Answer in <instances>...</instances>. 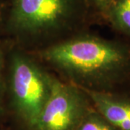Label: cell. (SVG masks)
Listing matches in <instances>:
<instances>
[{
  "mask_svg": "<svg viewBox=\"0 0 130 130\" xmlns=\"http://www.w3.org/2000/svg\"><path fill=\"white\" fill-rule=\"evenodd\" d=\"M30 52L80 88L112 92L130 86L128 41L107 39L84 30Z\"/></svg>",
  "mask_w": 130,
  "mask_h": 130,
  "instance_id": "1",
  "label": "cell"
},
{
  "mask_svg": "<svg viewBox=\"0 0 130 130\" xmlns=\"http://www.w3.org/2000/svg\"><path fill=\"white\" fill-rule=\"evenodd\" d=\"M97 23L87 0H7L4 38L32 51Z\"/></svg>",
  "mask_w": 130,
  "mask_h": 130,
  "instance_id": "2",
  "label": "cell"
},
{
  "mask_svg": "<svg viewBox=\"0 0 130 130\" xmlns=\"http://www.w3.org/2000/svg\"><path fill=\"white\" fill-rule=\"evenodd\" d=\"M9 43L5 67L6 115L9 113L32 130L50 96L54 74L32 53Z\"/></svg>",
  "mask_w": 130,
  "mask_h": 130,
  "instance_id": "3",
  "label": "cell"
},
{
  "mask_svg": "<svg viewBox=\"0 0 130 130\" xmlns=\"http://www.w3.org/2000/svg\"><path fill=\"white\" fill-rule=\"evenodd\" d=\"M93 108L83 90L54 75L50 96L32 130H77Z\"/></svg>",
  "mask_w": 130,
  "mask_h": 130,
  "instance_id": "4",
  "label": "cell"
},
{
  "mask_svg": "<svg viewBox=\"0 0 130 130\" xmlns=\"http://www.w3.org/2000/svg\"><path fill=\"white\" fill-rule=\"evenodd\" d=\"M94 108L119 130H130V86L112 92L83 89Z\"/></svg>",
  "mask_w": 130,
  "mask_h": 130,
  "instance_id": "5",
  "label": "cell"
},
{
  "mask_svg": "<svg viewBox=\"0 0 130 130\" xmlns=\"http://www.w3.org/2000/svg\"><path fill=\"white\" fill-rule=\"evenodd\" d=\"M106 24L130 42V0H111Z\"/></svg>",
  "mask_w": 130,
  "mask_h": 130,
  "instance_id": "6",
  "label": "cell"
},
{
  "mask_svg": "<svg viewBox=\"0 0 130 130\" xmlns=\"http://www.w3.org/2000/svg\"><path fill=\"white\" fill-rule=\"evenodd\" d=\"M77 130H119L93 108L85 116Z\"/></svg>",
  "mask_w": 130,
  "mask_h": 130,
  "instance_id": "7",
  "label": "cell"
},
{
  "mask_svg": "<svg viewBox=\"0 0 130 130\" xmlns=\"http://www.w3.org/2000/svg\"><path fill=\"white\" fill-rule=\"evenodd\" d=\"M9 44V41L5 38L0 42V121L6 116L5 67Z\"/></svg>",
  "mask_w": 130,
  "mask_h": 130,
  "instance_id": "8",
  "label": "cell"
},
{
  "mask_svg": "<svg viewBox=\"0 0 130 130\" xmlns=\"http://www.w3.org/2000/svg\"><path fill=\"white\" fill-rule=\"evenodd\" d=\"M98 23L106 24V14L111 0H87Z\"/></svg>",
  "mask_w": 130,
  "mask_h": 130,
  "instance_id": "9",
  "label": "cell"
},
{
  "mask_svg": "<svg viewBox=\"0 0 130 130\" xmlns=\"http://www.w3.org/2000/svg\"><path fill=\"white\" fill-rule=\"evenodd\" d=\"M7 11V0H0V42L4 39L5 17Z\"/></svg>",
  "mask_w": 130,
  "mask_h": 130,
  "instance_id": "10",
  "label": "cell"
}]
</instances>
